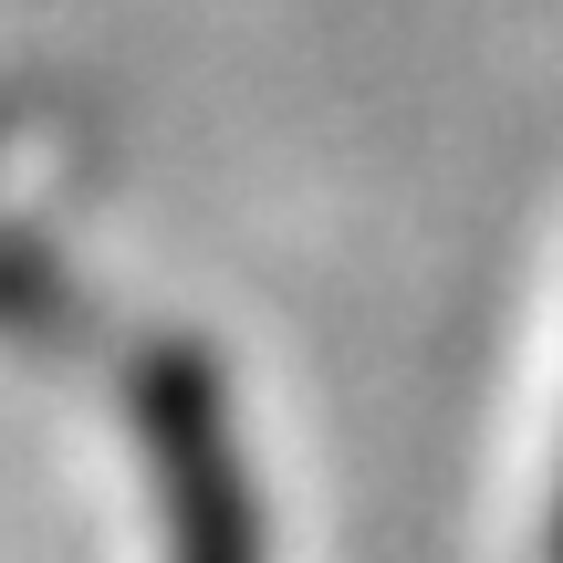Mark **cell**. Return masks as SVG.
Here are the masks:
<instances>
[{
	"label": "cell",
	"mask_w": 563,
	"mask_h": 563,
	"mask_svg": "<svg viewBox=\"0 0 563 563\" xmlns=\"http://www.w3.org/2000/svg\"><path fill=\"white\" fill-rule=\"evenodd\" d=\"M553 563H563V481H553Z\"/></svg>",
	"instance_id": "obj_1"
}]
</instances>
